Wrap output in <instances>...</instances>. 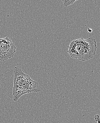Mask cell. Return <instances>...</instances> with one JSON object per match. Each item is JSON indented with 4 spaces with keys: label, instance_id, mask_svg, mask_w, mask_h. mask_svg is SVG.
I'll list each match as a JSON object with an SVG mask.
<instances>
[{
    "label": "cell",
    "instance_id": "1",
    "mask_svg": "<svg viewBox=\"0 0 100 123\" xmlns=\"http://www.w3.org/2000/svg\"><path fill=\"white\" fill-rule=\"evenodd\" d=\"M13 100L18 101L23 95L41 91L37 82L33 80L28 74H24L20 68L15 67L14 70Z\"/></svg>",
    "mask_w": 100,
    "mask_h": 123
},
{
    "label": "cell",
    "instance_id": "2",
    "mask_svg": "<svg viewBox=\"0 0 100 123\" xmlns=\"http://www.w3.org/2000/svg\"><path fill=\"white\" fill-rule=\"evenodd\" d=\"M97 48V43L93 38H81L71 42L67 52L71 58L85 62L93 58Z\"/></svg>",
    "mask_w": 100,
    "mask_h": 123
},
{
    "label": "cell",
    "instance_id": "3",
    "mask_svg": "<svg viewBox=\"0 0 100 123\" xmlns=\"http://www.w3.org/2000/svg\"><path fill=\"white\" fill-rule=\"evenodd\" d=\"M16 49L14 43L8 37L0 38V61L4 62L12 58Z\"/></svg>",
    "mask_w": 100,
    "mask_h": 123
},
{
    "label": "cell",
    "instance_id": "4",
    "mask_svg": "<svg viewBox=\"0 0 100 123\" xmlns=\"http://www.w3.org/2000/svg\"><path fill=\"white\" fill-rule=\"evenodd\" d=\"M77 1V0H62V1L64 6L67 7L71 4H73Z\"/></svg>",
    "mask_w": 100,
    "mask_h": 123
},
{
    "label": "cell",
    "instance_id": "5",
    "mask_svg": "<svg viewBox=\"0 0 100 123\" xmlns=\"http://www.w3.org/2000/svg\"><path fill=\"white\" fill-rule=\"evenodd\" d=\"M95 120V121L97 123H100V116L99 115H95L94 116Z\"/></svg>",
    "mask_w": 100,
    "mask_h": 123
},
{
    "label": "cell",
    "instance_id": "6",
    "mask_svg": "<svg viewBox=\"0 0 100 123\" xmlns=\"http://www.w3.org/2000/svg\"><path fill=\"white\" fill-rule=\"evenodd\" d=\"M88 30L89 32H92V30H91V29H88Z\"/></svg>",
    "mask_w": 100,
    "mask_h": 123
}]
</instances>
